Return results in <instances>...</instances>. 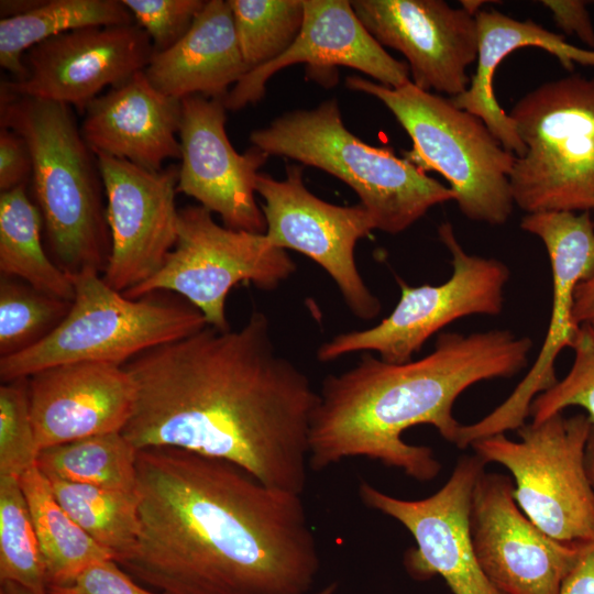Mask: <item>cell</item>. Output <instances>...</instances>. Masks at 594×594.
Listing matches in <instances>:
<instances>
[{
	"mask_svg": "<svg viewBox=\"0 0 594 594\" xmlns=\"http://www.w3.org/2000/svg\"><path fill=\"white\" fill-rule=\"evenodd\" d=\"M123 366L135 402L121 433L136 450L176 448L223 460L267 486L302 494L319 395L278 354L262 311L238 330L207 324Z\"/></svg>",
	"mask_w": 594,
	"mask_h": 594,
	"instance_id": "6da1fadb",
	"label": "cell"
},
{
	"mask_svg": "<svg viewBox=\"0 0 594 594\" xmlns=\"http://www.w3.org/2000/svg\"><path fill=\"white\" fill-rule=\"evenodd\" d=\"M139 534L118 564L166 594H309L319 550L301 495L176 448L138 451Z\"/></svg>",
	"mask_w": 594,
	"mask_h": 594,
	"instance_id": "7a4b0ae2",
	"label": "cell"
},
{
	"mask_svg": "<svg viewBox=\"0 0 594 594\" xmlns=\"http://www.w3.org/2000/svg\"><path fill=\"white\" fill-rule=\"evenodd\" d=\"M529 337L509 330L441 332L418 360L388 363L364 354L350 370L328 375L318 392L309 432V468L322 471L349 458H367L420 481L441 470L430 447L403 433L430 425L455 444L462 425L453 405L482 381L509 378L528 364Z\"/></svg>",
	"mask_w": 594,
	"mask_h": 594,
	"instance_id": "3957f363",
	"label": "cell"
},
{
	"mask_svg": "<svg viewBox=\"0 0 594 594\" xmlns=\"http://www.w3.org/2000/svg\"><path fill=\"white\" fill-rule=\"evenodd\" d=\"M0 127L28 142L30 185L56 265L70 276L87 270L103 273L111 249L105 186L73 108L0 86Z\"/></svg>",
	"mask_w": 594,
	"mask_h": 594,
	"instance_id": "277c9868",
	"label": "cell"
},
{
	"mask_svg": "<svg viewBox=\"0 0 594 594\" xmlns=\"http://www.w3.org/2000/svg\"><path fill=\"white\" fill-rule=\"evenodd\" d=\"M252 146L324 170L345 183L370 213L375 229L398 234L453 191L388 147L372 146L343 123L336 99L286 112L251 132Z\"/></svg>",
	"mask_w": 594,
	"mask_h": 594,
	"instance_id": "5b68a950",
	"label": "cell"
},
{
	"mask_svg": "<svg viewBox=\"0 0 594 594\" xmlns=\"http://www.w3.org/2000/svg\"><path fill=\"white\" fill-rule=\"evenodd\" d=\"M345 86L378 99L393 113L413 143L404 158L424 173L440 174L464 217L491 226L506 223L515 206L509 178L516 155L480 118L411 81L391 88L350 76Z\"/></svg>",
	"mask_w": 594,
	"mask_h": 594,
	"instance_id": "8992f818",
	"label": "cell"
},
{
	"mask_svg": "<svg viewBox=\"0 0 594 594\" xmlns=\"http://www.w3.org/2000/svg\"><path fill=\"white\" fill-rule=\"evenodd\" d=\"M70 277L74 299L67 316L41 342L0 358L2 383L66 363L124 365L150 349L207 326L204 315L188 301L163 300L152 295L132 299L111 288L100 273L91 270Z\"/></svg>",
	"mask_w": 594,
	"mask_h": 594,
	"instance_id": "52a82bcc",
	"label": "cell"
},
{
	"mask_svg": "<svg viewBox=\"0 0 594 594\" xmlns=\"http://www.w3.org/2000/svg\"><path fill=\"white\" fill-rule=\"evenodd\" d=\"M508 114L525 145L509 178L515 205L527 213L594 212V77L546 81Z\"/></svg>",
	"mask_w": 594,
	"mask_h": 594,
	"instance_id": "ba28073f",
	"label": "cell"
},
{
	"mask_svg": "<svg viewBox=\"0 0 594 594\" xmlns=\"http://www.w3.org/2000/svg\"><path fill=\"white\" fill-rule=\"evenodd\" d=\"M592 425L585 414H556L525 424L518 441L497 433L470 447L485 464L498 463L512 474L520 509L554 540L571 546L594 543V491L585 452Z\"/></svg>",
	"mask_w": 594,
	"mask_h": 594,
	"instance_id": "9c48e42d",
	"label": "cell"
},
{
	"mask_svg": "<svg viewBox=\"0 0 594 594\" xmlns=\"http://www.w3.org/2000/svg\"><path fill=\"white\" fill-rule=\"evenodd\" d=\"M295 271L286 250L273 246L264 233L229 229L202 206H186L178 213L177 242L161 270L123 295L138 299L173 292L196 307L207 324L226 331V301L235 285L273 290Z\"/></svg>",
	"mask_w": 594,
	"mask_h": 594,
	"instance_id": "30bf717a",
	"label": "cell"
},
{
	"mask_svg": "<svg viewBox=\"0 0 594 594\" xmlns=\"http://www.w3.org/2000/svg\"><path fill=\"white\" fill-rule=\"evenodd\" d=\"M438 235L452 256V274L442 284L410 286L398 279L400 298L380 323L364 330L339 333L324 342L318 360L330 362L359 351H374L388 363L413 360L426 341L453 321L473 315L497 316L503 311L510 272L494 257L469 254L450 222Z\"/></svg>",
	"mask_w": 594,
	"mask_h": 594,
	"instance_id": "8fae6325",
	"label": "cell"
},
{
	"mask_svg": "<svg viewBox=\"0 0 594 594\" xmlns=\"http://www.w3.org/2000/svg\"><path fill=\"white\" fill-rule=\"evenodd\" d=\"M520 228L543 243L552 275V302L547 333L535 363L508 398L479 421L461 428L460 449L481 438L517 430L525 425L537 395L559 380L556 361L572 348L579 326L572 310L578 285L594 274V220L590 212L541 211L527 213Z\"/></svg>",
	"mask_w": 594,
	"mask_h": 594,
	"instance_id": "7c38bea8",
	"label": "cell"
},
{
	"mask_svg": "<svg viewBox=\"0 0 594 594\" xmlns=\"http://www.w3.org/2000/svg\"><path fill=\"white\" fill-rule=\"evenodd\" d=\"M255 191L264 199L261 208L268 242L311 258L334 280L354 316L375 318L381 302L364 283L354 258L358 241L375 229L365 208L318 198L305 186L299 165H289L282 180L258 173Z\"/></svg>",
	"mask_w": 594,
	"mask_h": 594,
	"instance_id": "4fadbf2b",
	"label": "cell"
},
{
	"mask_svg": "<svg viewBox=\"0 0 594 594\" xmlns=\"http://www.w3.org/2000/svg\"><path fill=\"white\" fill-rule=\"evenodd\" d=\"M485 471L477 455L461 458L444 485L421 499H403L367 482L359 496L370 508L400 522L416 546L404 557L415 580L441 576L452 594H503L483 572L472 543L470 510L474 486Z\"/></svg>",
	"mask_w": 594,
	"mask_h": 594,
	"instance_id": "5bb4252c",
	"label": "cell"
},
{
	"mask_svg": "<svg viewBox=\"0 0 594 594\" xmlns=\"http://www.w3.org/2000/svg\"><path fill=\"white\" fill-rule=\"evenodd\" d=\"M470 531L483 572L503 594H559L585 547L548 536L518 506L513 480L485 471L473 490Z\"/></svg>",
	"mask_w": 594,
	"mask_h": 594,
	"instance_id": "9a60e30c",
	"label": "cell"
},
{
	"mask_svg": "<svg viewBox=\"0 0 594 594\" xmlns=\"http://www.w3.org/2000/svg\"><path fill=\"white\" fill-rule=\"evenodd\" d=\"M101 172L111 249L102 278L125 293L163 266L178 238V165L157 172L96 154Z\"/></svg>",
	"mask_w": 594,
	"mask_h": 594,
	"instance_id": "2e32d148",
	"label": "cell"
},
{
	"mask_svg": "<svg viewBox=\"0 0 594 594\" xmlns=\"http://www.w3.org/2000/svg\"><path fill=\"white\" fill-rule=\"evenodd\" d=\"M154 53L148 35L136 23L78 29L30 48L23 57L25 76L0 86L85 112L106 87L144 70Z\"/></svg>",
	"mask_w": 594,
	"mask_h": 594,
	"instance_id": "e0dca14e",
	"label": "cell"
},
{
	"mask_svg": "<svg viewBox=\"0 0 594 594\" xmlns=\"http://www.w3.org/2000/svg\"><path fill=\"white\" fill-rule=\"evenodd\" d=\"M180 101L177 193L218 213L229 229L265 233L255 182L268 155L255 146L243 154L234 150L226 130L223 99L193 95Z\"/></svg>",
	"mask_w": 594,
	"mask_h": 594,
	"instance_id": "ac0fdd59",
	"label": "cell"
},
{
	"mask_svg": "<svg viewBox=\"0 0 594 594\" xmlns=\"http://www.w3.org/2000/svg\"><path fill=\"white\" fill-rule=\"evenodd\" d=\"M353 10L383 46L407 59L411 82L426 91L462 94L477 58L475 16L443 0H354Z\"/></svg>",
	"mask_w": 594,
	"mask_h": 594,
	"instance_id": "d6986e66",
	"label": "cell"
},
{
	"mask_svg": "<svg viewBox=\"0 0 594 594\" xmlns=\"http://www.w3.org/2000/svg\"><path fill=\"white\" fill-rule=\"evenodd\" d=\"M300 63L314 74L350 67L391 88L411 81L407 63L394 58L369 33L351 1L304 0L302 26L294 43L274 61L245 74L223 98L224 107L238 111L256 103L274 74Z\"/></svg>",
	"mask_w": 594,
	"mask_h": 594,
	"instance_id": "ffe728a7",
	"label": "cell"
},
{
	"mask_svg": "<svg viewBox=\"0 0 594 594\" xmlns=\"http://www.w3.org/2000/svg\"><path fill=\"white\" fill-rule=\"evenodd\" d=\"M38 452L69 441L121 432L131 417L135 385L123 365L76 362L28 377Z\"/></svg>",
	"mask_w": 594,
	"mask_h": 594,
	"instance_id": "44dd1931",
	"label": "cell"
},
{
	"mask_svg": "<svg viewBox=\"0 0 594 594\" xmlns=\"http://www.w3.org/2000/svg\"><path fill=\"white\" fill-rule=\"evenodd\" d=\"M182 101L157 90L144 70L95 98L81 134L95 152L157 172L180 158Z\"/></svg>",
	"mask_w": 594,
	"mask_h": 594,
	"instance_id": "7402d4cb",
	"label": "cell"
},
{
	"mask_svg": "<svg viewBox=\"0 0 594 594\" xmlns=\"http://www.w3.org/2000/svg\"><path fill=\"white\" fill-rule=\"evenodd\" d=\"M229 1L208 0L188 32L155 52L144 73L161 92L182 100L193 95L223 99L245 74Z\"/></svg>",
	"mask_w": 594,
	"mask_h": 594,
	"instance_id": "603a6c76",
	"label": "cell"
},
{
	"mask_svg": "<svg viewBox=\"0 0 594 594\" xmlns=\"http://www.w3.org/2000/svg\"><path fill=\"white\" fill-rule=\"evenodd\" d=\"M475 20L476 70L469 87L451 100L458 108L480 118L506 150L521 156L525 145L514 121L495 97L494 75L498 65L514 51L538 47L553 55L563 68L573 72L575 64L594 67V50L575 46L532 20H516L497 10H481Z\"/></svg>",
	"mask_w": 594,
	"mask_h": 594,
	"instance_id": "cb8c5ba5",
	"label": "cell"
},
{
	"mask_svg": "<svg viewBox=\"0 0 594 594\" xmlns=\"http://www.w3.org/2000/svg\"><path fill=\"white\" fill-rule=\"evenodd\" d=\"M41 212L28 186L0 194V272L33 288L73 301L72 277L52 261L42 242Z\"/></svg>",
	"mask_w": 594,
	"mask_h": 594,
	"instance_id": "d4e9b609",
	"label": "cell"
},
{
	"mask_svg": "<svg viewBox=\"0 0 594 594\" xmlns=\"http://www.w3.org/2000/svg\"><path fill=\"white\" fill-rule=\"evenodd\" d=\"M132 23L122 0H42L24 14L0 20V66L12 80H21L25 53L43 41L84 28Z\"/></svg>",
	"mask_w": 594,
	"mask_h": 594,
	"instance_id": "484cf974",
	"label": "cell"
},
{
	"mask_svg": "<svg viewBox=\"0 0 594 594\" xmlns=\"http://www.w3.org/2000/svg\"><path fill=\"white\" fill-rule=\"evenodd\" d=\"M20 484L43 554L46 590L70 581L96 561L112 559L61 506L36 465L21 475Z\"/></svg>",
	"mask_w": 594,
	"mask_h": 594,
	"instance_id": "4316f807",
	"label": "cell"
},
{
	"mask_svg": "<svg viewBox=\"0 0 594 594\" xmlns=\"http://www.w3.org/2000/svg\"><path fill=\"white\" fill-rule=\"evenodd\" d=\"M138 451L121 432H109L43 449L36 466L46 477L135 492Z\"/></svg>",
	"mask_w": 594,
	"mask_h": 594,
	"instance_id": "83f0119b",
	"label": "cell"
},
{
	"mask_svg": "<svg viewBox=\"0 0 594 594\" xmlns=\"http://www.w3.org/2000/svg\"><path fill=\"white\" fill-rule=\"evenodd\" d=\"M46 479L61 506L112 560L118 563L131 552L139 534L135 492Z\"/></svg>",
	"mask_w": 594,
	"mask_h": 594,
	"instance_id": "f1b7e54d",
	"label": "cell"
},
{
	"mask_svg": "<svg viewBox=\"0 0 594 594\" xmlns=\"http://www.w3.org/2000/svg\"><path fill=\"white\" fill-rule=\"evenodd\" d=\"M0 582L46 592L43 554L20 479L0 475Z\"/></svg>",
	"mask_w": 594,
	"mask_h": 594,
	"instance_id": "f546056e",
	"label": "cell"
},
{
	"mask_svg": "<svg viewBox=\"0 0 594 594\" xmlns=\"http://www.w3.org/2000/svg\"><path fill=\"white\" fill-rule=\"evenodd\" d=\"M240 51L250 70L280 56L298 36L304 0H228Z\"/></svg>",
	"mask_w": 594,
	"mask_h": 594,
	"instance_id": "4dcf8cb0",
	"label": "cell"
},
{
	"mask_svg": "<svg viewBox=\"0 0 594 594\" xmlns=\"http://www.w3.org/2000/svg\"><path fill=\"white\" fill-rule=\"evenodd\" d=\"M72 301L44 294L18 278L0 279V355L41 342L65 319Z\"/></svg>",
	"mask_w": 594,
	"mask_h": 594,
	"instance_id": "1f68e13d",
	"label": "cell"
},
{
	"mask_svg": "<svg viewBox=\"0 0 594 594\" xmlns=\"http://www.w3.org/2000/svg\"><path fill=\"white\" fill-rule=\"evenodd\" d=\"M571 349L574 361L569 373L535 397L529 409L531 422H541L568 407L578 406L585 410L594 427V329L581 324Z\"/></svg>",
	"mask_w": 594,
	"mask_h": 594,
	"instance_id": "d6a6232c",
	"label": "cell"
},
{
	"mask_svg": "<svg viewBox=\"0 0 594 594\" xmlns=\"http://www.w3.org/2000/svg\"><path fill=\"white\" fill-rule=\"evenodd\" d=\"M38 449L31 420L28 377L0 386V475L21 477L36 465Z\"/></svg>",
	"mask_w": 594,
	"mask_h": 594,
	"instance_id": "836d02e7",
	"label": "cell"
},
{
	"mask_svg": "<svg viewBox=\"0 0 594 594\" xmlns=\"http://www.w3.org/2000/svg\"><path fill=\"white\" fill-rule=\"evenodd\" d=\"M136 23L150 37L155 52L176 44L202 9V0H122Z\"/></svg>",
	"mask_w": 594,
	"mask_h": 594,
	"instance_id": "e575fe53",
	"label": "cell"
},
{
	"mask_svg": "<svg viewBox=\"0 0 594 594\" xmlns=\"http://www.w3.org/2000/svg\"><path fill=\"white\" fill-rule=\"evenodd\" d=\"M47 594H166L144 588L114 560L96 561L70 581L48 586Z\"/></svg>",
	"mask_w": 594,
	"mask_h": 594,
	"instance_id": "d590c367",
	"label": "cell"
},
{
	"mask_svg": "<svg viewBox=\"0 0 594 594\" xmlns=\"http://www.w3.org/2000/svg\"><path fill=\"white\" fill-rule=\"evenodd\" d=\"M33 162L25 139L18 132L0 127V191L29 185Z\"/></svg>",
	"mask_w": 594,
	"mask_h": 594,
	"instance_id": "8d00e7d4",
	"label": "cell"
},
{
	"mask_svg": "<svg viewBox=\"0 0 594 594\" xmlns=\"http://www.w3.org/2000/svg\"><path fill=\"white\" fill-rule=\"evenodd\" d=\"M541 3L551 12L556 24L563 32L575 34L594 50V28L585 1L543 0Z\"/></svg>",
	"mask_w": 594,
	"mask_h": 594,
	"instance_id": "74e56055",
	"label": "cell"
},
{
	"mask_svg": "<svg viewBox=\"0 0 594 594\" xmlns=\"http://www.w3.org/2000/svg\"><path fill=\"white\" fill-rule=\"evenodd\" d=\"M559 594H594V543L585 546Z\"/></svg>",
	"mask_w": 594,
	"mask_h": 594,
	"instance_id": "f35d334b",
	"label": "cell"
},
{
	"mask_svg": "<svg viewBox=\"0 0 594 594\" xmlns=\"http://www.w3.org/2000/svg\"><path fill=\"white\" fill-rule=\"evenodd\" d=\"M572 317L576 326L586 324L594 329V274L578 285Z\"/></svg>",
	"mask_w": 594,
	"mask_h": 594,
	"instance_id": "ab89813d",
	"label": "cell"
},
{
	"mask_svg": "<svg viewBox=\"0 0 594 594\" xmlns=\"http://www.w3.org/2000/svg\"><path fill=\"white\" fill-rule=\"evenodd\" d=\"M42 0H1V19L24 14L36 8Z\"/></svg>",
	"mask_w": 594,
	"mask_h": 594,
	"instance_id": "60d3db41",
	"label": "cell"
},
{
	"mask_svg": "<svg viewBox=\"0 0 594 594\" xmlns=\"http://www.w3.org/2000/svg\"><path fill=\"white\" fill-rule=\"evenodd\" d=\"M585 465H586L590 483L594 491V427L593 426H592L591 435H590L587 446H586Z\"/></svg>",
	"mask_w": 594,
	"mask_h": 594,
	"instance_id": "b9f144b4",
	"label": "cell"
},
{
	"mask_svg": "<svg viewBox=\"0 0 594 594\" xmlns=\"http://www.w3.org/2000/svg\"><path fill=\"white\" fill-rule=\"evenodd\" d=\"M0 594H47V592H35L13 582H3Z\"/></svg>",
	"mask_w": 594,
	"mask_h": 594,
	"instance_id": "7bdbcfd3",
	"label": "cell"
},
{
	"mask_svg": "<svg viewBox=\"0 0 594 594\" xmlns=\"http://www.w3.org/2000/svg\"><path fill=\"white\" fill-rule=\"evenodd\" d=\"M488 1H482V0H462L460 1L461 8H463L465 11H468L472 15H476L482 9V7L487 3Z\"/></svg>",
	"mask_w": 594,
	"mask_h": 594,
	"instance_id": "ee69618b",
	"label": "cell"
},
{
	"mask_svg": "<svg viewBox=\"0 0 594 594\" xmlns=\"http://www.w3.org/2000/svg\"><path fill=\"white\" fill-rule=\"evenodd\" d=\"M337 588V585L334 583L329 584L324 586L323 588L319 590L318 592L311 593V594H333Z\"/></svg>",
	"mask_w": 594,
	"mask_h": 594,
	"instance_id": "f6af8a7d",
	"label": "cell"
}]
</instances>
